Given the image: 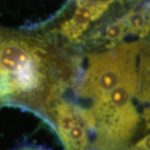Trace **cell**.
I'll return each mask as SVG.
<instances>
[{
	"label": "cell",
	"instance_id": "cell-5",
	"mask_svg": "<svg viewBox=\"0 0 150 150\" xmlns=\"http://www.w3.org/2000/svg\"><path fill=\"white\" fill-rule=\"evenodd\" d=\"M149 45L144 43L139 53V64L137 71L136 95L141 103L149 102Z\"/></svg>",
	"mask_w": 150,
	"mask_h": 150
},
{
	"label": "cell",
	"instance_id": "cell-8",
	"mask_svg": "<svg viewBox=\"0 0 150 150\" xmlns=\"http://www.w3.org/2000/svg\"><path fill=\"white\" fill-rule=\"evenodd\" d=\"M149 138V134L145 135L136 143L127 145L123 150H150Z\"/></svg>",
	"mask_w": 150,
	"mask_h": 150
},
{
	"label": "cell",
	"instance_id": "cell-2",
	"mask_svg": "<svg viewBox=\"0 0 150 150\" xmlns=\"http://www.w3.org/2000/svg\"><path fill=\"white\" fill-rule=\"evenodd\" d=\"M137 80L112 89L93 101L94 139L88 150H123L138 129L139 113L133 103Z\"/></svg>",
	"mask_w": 150,
	"mask_h": 150
},
{
	"label": "cell",
	"instance_id": "cell-6",
	"mask_svg": "<svg viewBox=\"0 0 150 150\" xmlns=\"http://www.w3.org/2000/svg\"><path fill=\"white\" fill-rule=\"evenodd\" d=\"M125 22L128 34L139 35L140 38H144L149 32V9L146 8L140 10L131 9L123 17Z\"/></svg>",
	"mask_w": 150,
	"mask_h": 150
},
{
	"label": "cell",
	"instance_id": "cell-9",
	"mask_svg": "<svg viewBox=\"0 0 150 150\" xmlns=\"http://www.w3.org/2000/svg\"><path fill=\"white\" fill-rule=\"evenodd\" d=\"M14 150H51L42 146V145L34 144H24L20 145L18 148H17Z\"/></svg>",
	"mask_w": 150,
	"mask_h": 150
},
{
	"label": "cell",
	"instance_id": "cell-7",
	"mask_svg": "<svg viewBox=\"0 0 150 150\" xmlns=\"http://www.w3.org/2000/svg\"><path fill=\"white\" fill-rule=\"evenodd\" d=\"M126 35H128L127 27L122 17L108 23L103 33V41L108 42L107 45L108 49L122 43V40Z\"/></svg>",
	"mask_w": 150,
	"mask_h": 150
},
{
	"label": "cell",
	"instance_id": "cell-4",
	"mask_svg": "<svg viewBox=\"0 0 150 150\" xmlns=\"http://www.w3.org/2000/svg\"><path fill=\"white\" fill-rule=\"evenodd\" d=\"M115 0H98L87 6H77L73 16L60 25V34L70 43L79 41L90 23L98 20Z\"/></svg>",
	"mask_w": 150,
	"mask_h": 150
},
{
	"label": "cell",
	"instance_id": "cell-10",
	"mask_svg": "<svg viewBox=\"0 0 150 150\" xmlns=\"http://www.w3.org/2000/svg\"><path fill=\"white\" fill-rule=\"evenodd\" d=\"M143 118L144 120L145 127L146 129H149V108L148 107L147 108H145L143 112Z\"/></svg>",
	"mask_w": 150,
	"mask_h": 150
},
{
	"label": "cell",
	"instance_id": "cell-1",
	"mask_svg": "<svg viewBox=\"0 0 150 150\" xmlns=\"http://www.w3.org/2000/svg\"><path fill=\"white\" fill-rule=\"evenodd\" d=\"M75 66L45 40L0 28V103L25 108L46 119L74 83Z\"/></svg>",
	"mask_w": 150,
	"mask_h": 150
},
{
	"label": "cell",
	"instance_id": "cell-3",
	"mask_svg": "<svg viewBox=\"0 0 150 150\" xmlns=\"http://www.w3.org/2000/svg\"><path fill=\"white\" fill-rule=\"evenodd\" d=\"M145 43L122 42L106 51L88 54L79 93L94 101L119 86L137 80V58Z\"/></svg>",
	"mask_w": 150,
	"mask_h": 150
}]
</instances>
